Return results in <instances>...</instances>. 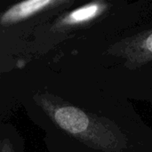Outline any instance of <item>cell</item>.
Wrapping results in <instances>:
<instances>
[{
  "mask_svg": "<svg viewBox=\"0 0 152 152\" xmlns=\"http://www.w3.org/2000/svg\"><path fill=\"white\" fill-rule=\"evenodd\" d=\"M108 8L109 4L107 2H91L60 17L54 23L53 28L55 30H64L86 25L102 15Z\"/></svg>",
  "mask_w": 152,
  "mask_h": 152,
  "instance_id": "cell-3",
  "label": "cell"
},
{
  "mask_svg": "<svg viewBox=\"0 0 152 152\" xmlns=\"http://www.w3.org/2000/svg\"><path fill=\"white\" fill-rule=\"evenodd\" d=\"M33 100L59 129L86 146L103 152H123L127 148L126 134L113 121L50 93H37Z\"/></svg>",
  "mask_w": 152,
  "mask_h": 152,
  "instance_id": "cell-1",
  "label": "cell"
},
{
  "mask_svg": "<svg viewBox=\"0 0 152 152\" xmlns=\"http://www.w3.org/2000/svg\"><path fill=\"white\" fill-rule=\"evenodd\" d=\"M69 0H27L13 4L2 13L0 23L10 26L24 20L42 11L72 4Z\"/></svg>",
  "mask_w": 152,
  "mask_h": 152,
  "instance_id": "cell-2",
  "label": "cell"
}]
</instances>
